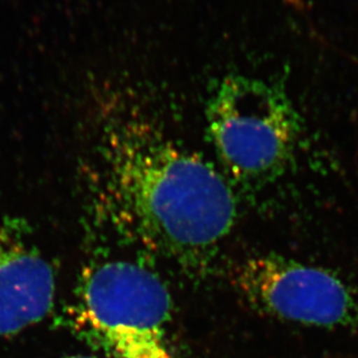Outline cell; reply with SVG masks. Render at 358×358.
Wrapping results in <instances>:
<instances>
[{"label": "cell", "instance_id": "obj_5", "mask_svg": "<svg viewBox=\"0 0 358 358\" xmlns=\"http://www.w3.org/2000/svg\"><path fill=\"white\" fill-rule=\"evenodd\" d=\"M55 273L17 217L0 210V336L43 320L55 303Z\"/></svg>", "mask_w": 358, "mask_h": 358}, {"label": "cell", "instance_id": "obj_6", "mask_svg": "<svg viewBox=\"0 0 358 358\" xmlns=\"http://www.w3.org/2000/svg\"><path fill=\"white\" fill-rule=\"evenodd\" d=\"M66 358H98V357H94V356L76 355V356H69V357H66Z\"/></svg>", "mask_w": 358, "mask_h": 358}, {"label": "cell", "instance_id": "obj_2", "mask_svg": "<svg viewBox=\"0 0 358 358\" xmlns=\"http://www.w3.org/2000/svg\"><path fill=\"white\" fill-rule=\"evenodd\" d=\"M205 115L227 178L254 189L287 169L299 141L300 119L280 84L229 73L210 91Z\"/></svg>", "mask_w": 358, "mask_h": 358}, {"label": "cell", "instance_id": "obj_1", "mask_svg": "<svg viewBox=\"0 0 358 358\" xmlns=\"http://www.w3.org/2000/svg\"><path fill=\"white\" fill-rule=\"evenodd\" d=\"M108 196L142 243L191 275L206 271L234 227L224 173L136 115L105 127Z\"/></svg>", "mask_w": 358, "mask_h": 358}, {"label": "cell", "instance_id": "obj_3", "mask_svg": "<svg viewBox=\"0 0 358 358\" xmlns=\"http://www.w3.org/2000/svg\"><path fill=\"white\" fill-rule=\"evenodd\" d=\"M73 327L115 358H173V299L156 272L129 259L91 262L69 307Z\"/></svg>", "mask_w": 358, "mask_h": 358}, {"label": "cell", "instance_id": "obj_4", "mask_svg": "<svg viewBox=\"0 0 358 358\" xmlns=\"http://www.w3.org/2000/svg\"><path fill=\"white\" fill-rule=\"evenodd\" d=\"M235 286L266 315L313 327L358 328V287L331 268L254 256L236 268Z\"/></svg>", "mask_w": 358, "mask_h": 358}]
</instances>
